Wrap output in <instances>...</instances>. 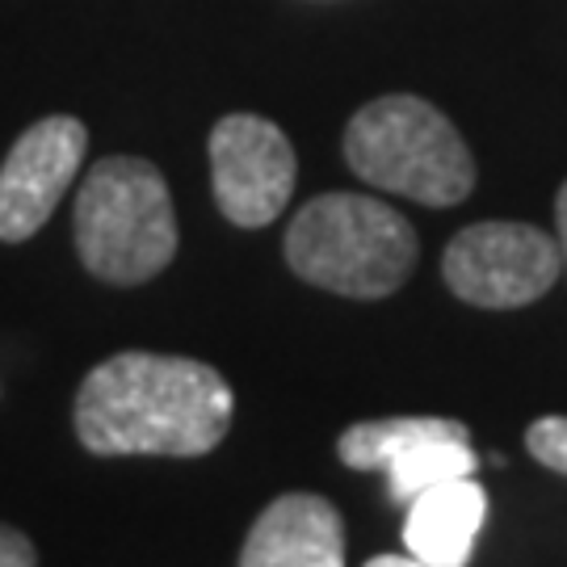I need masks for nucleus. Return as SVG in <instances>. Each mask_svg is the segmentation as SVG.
I'll return each mask as SVG.
<instances>
[{"label":"nucleus","instance_id":"obj_1","mask_svg":"<svg viewBox=\"0 0 567 567\" xmlns=\"http://www.w3.org/2000/svg\"><path fill=\"white\" fill-rule=\"evenodd\" d=\"M231 386L206 362L126 349L84 374L72 425L97 458H198L231 429Z\"/></svg>","mask_w":567,"mask_h":567},{"label":"nucleus","instance_id":"obj_2","mask_svg":"<svg viewBox=\"0 0 567 567\" xmlns=\"http://www.w3.org/2000/svg\"><path fill=\"white\" fill-rule=\"evenodd\" d=\"M416 231L395 206L365 194H320L286 227V265L344 299H386L416 265Z\"/></svg>","mask_w":567,"mask_h":567},{"label":"nucleus","instance_id":"obj_3","mask_svg":"<svg viewBox=\"0 0 567 567\" xmlns=\"http://www.w3.org/2000/svg\"><path fill=\"white\" fill-rule=\"evenodd\" d=\"M76 257L110 286H140L177 257V210L156 164L105 156L81 182L72 206Z\"/></svg>","mask_w":567,"mask_h":567},{"label":"nucleus","instance_id":"obj_4","mask_svg":"<svg viewBox=\"0 0 567 567\" xmlns=\"http://www.w3.org/2000/svg\"><path fill=\"white\" fill-rule=\"evenodd\" d=\"M344 161L374 189L454 206L475 189V156L454 122L412 93L365 102L344 126Z\"/></svg>","mask_w":567,"mask_h":567},{"label":"nucleus","instance_id":"obj_5","mask_svg":"<svg viewBox=\"0 0 567 567\" xmlns=\"http://www.w3.org/2000/svg\"><path fill=\"white\" fill-rule=\"evenodd\" d=\"M559 269V244L534 224H471L446 244L442 257L450 290L487 311H513L543 299Z\"/></svg>","mask_w":567,"mask_h":567},{"label":"nucleus","instance_id":"obj_6","mask_svg":"<svg viewBox=\"0 0 567 567\" xmlns=\"http://www.w3.org/2000/svg\"><path fill=\"white\" fill-rule=\"evenodd\" d=\"M295 147L278 122L261 114H227L210 131L215 203L236 227H265L295 194Z\"/></svg>","mask_w":567,"mask_h":567},{"label":"nucleus","instance_id":"obj_7","mask_svg":"<svg viewBox=\"0 0 567 567\" xmlns=\"http://www.w3.org/2000/svg\"><path fill=\"white\" fill-rule=\"evenodd\" d=\"M89 152V131L81 118L51 114L25 126L0 164V240L25 244L39 231L68 185L76 182Z\"/></svg>","mask_w":567,"mask_h":567},{"label":"nucleus","instance_id":"obj_8","mask_svg":"<svg viewBox=\"0 0 567 567\" xmlns=\"http://www.w3.org/2000/svg\"><path fill=\"white\" fill-rule=\"evenodd\" d=\"M240 567H344L341 508L316 492H286L252 522Z\"/></svg>","mask_w":567,"mask_h":567},{"label":"nucleus","instance_id":"obj_9","mask_svg":"<svg viewBox=\"0 0 567 567\" xmlns=\"http://www.w3.org/2000/svg\"><path fill=\"white\" fill-rule=\"evenodd\" d=\"M404 547L429 567H466L475 538L487 522V492L475 484V475L446 480L425 487L408 501Z\"/></svg>","mask_w":567,"mask_h":567},{"label":"nucleus","instance_id":"obj_10","mask_svg":"<svg viewBox=\"0 0 567 567\" xmlns=\"http://www.w3.org/2000/svg\"><path fill=\"white\" fill-rule=\"evenodd\" d=\"M475 471H480V454L471 450V437H458V433L425 437V442L408 446L404 454H395L383 466L386 496L395 505H408L425 487H437L446 484V480H463V475H475Z\"/></svg>","mask_w":567,"mask_h":567},{"label":"nucleus","instance_id":"obj_11","mask_svg":"<svg viewBox=\"0 0 567 567\" xmlns=\"http://www.w3.org/2000/svg\"><path fill=\"white\" fill-rule=\"evenodd\" d=\"M442 433L471 437V429L450 416H386V421H362V425L344 429L337 454L353 471H383L395 454H404L408 446H416L425 437H442Z\"/></svg>","mask_w":567,"mask_h":567},{"label":"nucleus","instance_id":"obj_12","mask_svg":"<svg viewBox=\"0 0 567 567\" xmlns=\"http://www.w3.org/2000/svg\"><path fill=\"white\" fill-rule=\"evenodd\" d=\"M526 450L547 471L567 475V416H543V421H534L526 429Z\"/></svg>","mask_w":567,"mask_h":567},{"label":"nucleus","instance_id":"obj_13","mask_svg":"<svg viewBox=\"0 0 567 567\" xmlns=\"http://www.w3.org/2000/svg\"><path fill=\"white\" fill-rule=\"evenodd\" d=\"M0 567H39V550L21 529L0 526Z\"/></svg>","mask_w":567,"mask_h":567},{"label":"nucleus","instance_id":"obj_14","mask_svg":"<svg viewBox=\"0 0 567 567\" xmlns=\"http://www.w3.org/2000/svg\"><path fill=\"white\" fill-rule=\"evenodd\" d=\"M555 224H559V257H564V269H567V182L559 189V198H555Z\"/></svg>","mask_w":567,"mask_h":567},{"label":"nucleus","instance_id":"obj_15","mask_svg":"<svg viewBox=\"0 0 567 567\" xmlns=\"http://www.w3.org/2000/svg\"><path fill=\"white\" fill-rule=\"evenodd\" d=\"M365 567H429V564H421L416 555H374Z\"/></svg>","mask_w":567,"mask_h":567}]
</instances>
